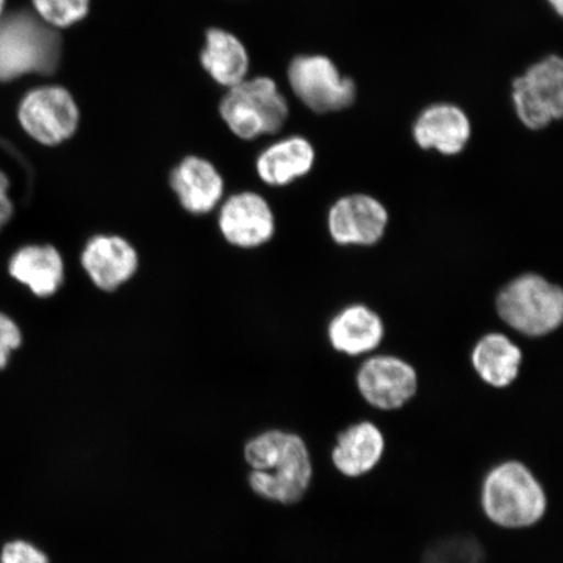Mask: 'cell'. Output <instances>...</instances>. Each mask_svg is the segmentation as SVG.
Wrapping results in <instances>:
<instances>
[{
  "label": "cell",
  "instance_id": "obj_1",
  "mask_svg": "<svg viewBox=\"0 0 563 563\" xmlns=\"http://www.w3.org/2000/svg\"><path fill=\"white\" fill-rule=\"evenodd\" d=\"M250 488L264 501L294 506L302 501L313 481L311 452L300 434L266 429L245 442Z\"/></svg>",
  "mask_w": 563,
  "mask_h": 563
},
{
  "label": "cell",
  "instance_id": "obj_2",
  "mask_svg": "<svg viewBox=\"0 0 563 563\" xmlns=\"http://www.w3.org/2000/svg\"><path fill=\"white\" fill-rule=\"evenodd\" d=\"M481 504L489 522L504 530H526L543 520L548 497L543 484L523 462L496 464L485 475Z\"/></svg>",
  "mask_w": 563,
  "mask_h": 563
},
{
  "label": "cell",
  "instance_id": "obj_3",
  "mask_svg": "<svg viewBox=\"0 0 563 563\" xmlns=\"http://www.w3.org/2000/svg\"><path fill=\"white\" fill-rule=\"evenodd\" d=\"M496 313L506 327L527 338L558 332L563 323V290L537 273L512 278L498 291Z\"/></svg>",
  "mask_w": 563,
  "mask_h": 563
},
{
  "label": "cell",
  "instance_id": "obj_4",
  "mask_svg": "<svg viewBox=\"0 0 563 563\" xmlns=\"http://www.w3.org/2000/svg\"><path fill=\"white\" fill-rule=\"evenodd\" d=\"M60 56L59 35L41 19L19 12L0 21V80L53 74Z\"/></svg>",
  "mask_w": 563,
  "mask_h": 563
},
{
  "label": "cell",
  "instance_id": "obj_5",
  "mask_svg": "<svg viewBox=\"0 0 563 563\" xmlns=\"http://www.w3.org/2000/svg\"><path fill=\"white\" fill-rule=\"evenodd\" d=\"M221 114L234 135L251 141L278 133L290 111L276 81L256 77L230 88L221 102Z\"/></svg>",
  "mask_w": 563,
  "mask_h": 563
},
{
  "label": "cell",
  "instance_id": "obj_6",
  "mask_svg": "<svg viewBox=\"0 0 563 563\" xmlns=\"http://www.w3.org/2000/svg\"><path fill=\"white\" fill-rule=\"evenodd\" d=\"M514 110L527 130L541 131L563 115V60L549 54L511 84Z\"/></svg>",
  "mask_w": 563,
  "mask_h": 563
},
{
  "label": "cell",
  "instance_id": "obj_7",
  "mask_svg": "<svg viewBox=\"0 0 563 563\" xmlns=\"http://www.w3.org/2000/svg\"><path fill=\"white\" fill-rule=\"evenodd\" d=\"M288 84L302 104L317 114L346 110L354 104V80L343 76L325 55H299L287 69Z\"/></svg>",
  "mask_w": 563,
  "mask_h": 563
},
{
  "label": "cell",
  "instance_id": "obj_8",
  "mask_svg": "<svg viewBox=\"0 0 563 563\" xmlns=\"http://www.w3.org/2000/svg\"><path fill=\"white\" fill-rule=\"evenodd\" d=\"M358 394L379 411H397L419 390V375L411 363L396 355L372 354L356 372Z\"/></svg>",
  "mask_w": 563,
  "mask_h": 563
},
{
  "label": "cell",
  "instance_id": "obj_9",
  "mask_svg": "<svg viewBox=\"0 0 563 563\" xmlns=\"http://www.w3.org/2000/svg\"><path fill=\"white\" fill-rule=\"evenodd\" d=\"M19 119L37 143L56 146L73 137L79 126V108L69 91L44 87L30 91L21 101Z\"/></svg>",
  "mask_w": 563,
  "mask_h": 563
},
{
  "label": "cell",
  "instance_id": "obj_10",
  "mask_svg": "<svg viewBox=\"0 0 563 563\" xmlns=\"http://www.w3.org/2000/svg\"><path fill=\"white\" fill-rule=\"evenodd\" d=\"M218 230L223 241L238 250H258L271 243L277 231L276 214L263 195L232 194L218 207Z\"/></svg>",
  "mask_w": 563,
  "mask_h": 563
},
{
  "label": "cell",
  "instance_id": "obj_11",
  "mask_svg": "<svg viewBox=\"0 0 563 563\" xmlns=\"http://www.w3.org/2000/svg\"><path fill=\"white\" fill-rule=\"evenodd\" d=\"M390 216L382 201L368 194L340 197L328 211V231L341 246H373L383 241Z\"/></svg>",
  "mask_w": 563,
  "mask_h": 563
},
{
  "label": "cell",
  "instance_id": "obj_12",
  "mask_svg": "<svg viewBox=\"0 0 563 563\" xmlns=\"http://www.w3.org/2000/svg\"><path fill=\"white\" fill-rule=\"evenodd\" d=\"M80 264L98 290L115 292L136 276L140 256L129 239L117 234H97L84 245Z\"/></svg>",
  "mask_w": 563,
  "mask_h": 563
},
{
  "label": "cell",
  "instance_id": "obj_13",
  "mask_svg": "<svg viewBox=\"0 0 563 563\" xmlns=\"http://www.w3.org/2000/svg\"><path fill=\"white\" fill-rule=\"evenodd\" d=\"M473 124L460 106L439 102L428 106L412 124V139L422 151H434L445 157L460 156L466 150Z\"/></svg>",
  "mask_w": 563,
  "mask_h": 563
},
{
  "label": "cell",
  "instance_id": "obj_14",
  "mask_svg": "<svg viewBox=\"0 0 563 563\" xmlns=\"http://www.w3.org/2000/svg\"><path fill=\"white\" fill-rule=\"evenodd\" d=\"M170 186L181 209L196 217L213 213L227 191L218 168L210 161L196 156L186 157L174 168Z\"/></svg>",
  "mask_w": 563,
  "mask_h": 563
},
{
  "label": "cell",
  "instance_id": "obj_15",
  "mask_svg": "<svg viewBox=\"0 0 563 563\" xmlns=\"http://www.w3.org/2000/svg\"><path fill=\"white\" fill-rule=\"evenodd\" d=\"M330 346L350 357L375 354L385 340L383 317L375 309L355 302L341 309L328 325Z\"/></svg>",
  "mask_w": 563,
  "mask_h": 563
},
{
  "label": "cell",
  "instance_id": "obj_16",
  "mask_svg": "<svg viewBox=\"0 0 563 563\" xmlns=\"http://www.w3.org/2000/svg\"><path fill=\"white\" fill-rule=\"evenodd\" d=\"M9 272L40 299L54 297L66 282L65 258L52 244L21 246L10 258Z\"/></svg>",
  "mask_w": 563,
  "mask_h": 563
},
{
  "label": "cell",
  "instance_id": "obj_17",
  "mask_svg": "<svg viewBox=\"0 0 563 563\" xmlns=\"http://www.w3.org/2000/svg\"><path fill=\"white\" fill-rule=\"evenodd\" d=\"M385 450L386 440L382 429L375 422L358 421L336 435L332 462L344 477L358 478L378 466Z\"/></svg>",
  "mask_w": 563,
  "mask_h": 563
},
{
  "label": "cell",
  "instance_id": "obj_18",
  "mask_svg": "<svg viewBox=\"0 0 563 563\" xmlns=\"http://www.w3.org/2000/svg\"><path fill=\"white\" fill-rule=\"evenodd\" d=\"M316 150L302 136L280 139L258 154L256 173L266 186L282 188L305 178L313 170Z\"/></svg>",
  "mask_w": 563,
  "mask_h": 563
},
{
  "label": "cell",
  "instance_id": "obj_19",
  "mask_svg": "<svg viewBox=\"0 0 563 563\" xmlns=\"http://www.w3.org/2000/svg\"><path fill=\"white\" fill-rule=\"evenodd\" d=\"M522 364V349L504 333L483 335L471 351L476 375L493 389H506L516 383Z\"/></svg>",
  "mask_w": 563,
  "mask_h": 563
},
{
  "label": "cell",
  "instance_id": "obj_20",
  "mask_svg": "<svg viewBox=\"0 0 563 563\" xmlns=\"http://www.w3.org/2000/svg\"><path fill=\"white\" fill-rule=\"evenodd\" d=\"M203 68L223 87H235L245 80L250 68V56L234 34L222 30H210L201 54Z\"/></svg>",
  "mask_w": 563,
  "mask_h": 563
},
{
  "label": "cell",
  "instance_id": "obj_21",
  "mask_svg": "<svg viewBox=\"0 0 563 563\" xmlns=\"http://www.w3.org/2000/svg\"><path fill=\"white\" fill-rule=\"evenodd\" d=\"M421 563H485V551L470 534H452L433 541L422 554Z\"/></svg>",
  "mask_w": 563,
  "mask_h": 563
},
{
  "label": "cell",
  "instance_id": "obj_22",
  "mask_svg": "<svg viewBox=\"0 0 563 563\" xmlns=\"http://www.w3.org/2000/svg\"><path fill=\"white\" fill-rule=\"evenodd\" d=\"M34 9L48 26L68 27L89 12V0H33Z\"/></svg>",
  "mask_w": 563,
  "mask_h": 563
},
{
  "label": "cell",
  "instance_id": "obj_23",
  "mask_svg": "<svg viewBox=\"0 0 563 563\" xmlns=\"http://www.w3.org/2000/svg\"><path fill=\"white\" fill-rule=\"evenodd\" d=\"M0 563H52V561L42 549L30 541L13 540L3 547Z\"/></svg>",
  "mask_w": 563,
  "mask_h": 563
},
{
  "label": "cell",
  "instance_id": "obj_24",
  "mask_svg": "<svg viewBox=\"0 0 563 563\" xmlns=\"http://www.w3.org/2000/svg\"><path fill=\"white\" fill-rule=\"evenodd\" d=\"M23 344V333L18 322L9 314L0 312V371L10 363V358Z\"/></svg>",
  "mask_w": 563,
  "mask_h": 563
},
{
  "label": "cell",
  "instance_id": "obj_25",
  "mask_svg": "<svg viewBox=\"0 0 563 563\" xmlns=\"http://www.w3.org/2000/svg\"><path fill=\"white\" fill-rule=\"evenodd\" d=\"M9 189L10 187H0V232L9 224L13 214V203Z\"/></svg>",
  "mask_w": 563,
  "mask_h": 563
},
{
  "label": "cell",
  "instance_id": "obj_26",
  "mask_svg": "<svg viewBox=\"0 0 563 563\" xmlns=\"http://www.w3.org/2000/svg\"><path fill=\"white\" fill-rule=\"evenodd\" d=\"M548 4L551 5V9L558 13L559 16H562L563 11V0H547Z\"/></svg>",
  "mask_w": 563,
  "mask_h": 563
},
{
  "label": "cell",
  "instance_id": "obj_27",
  "mask_svg": "<svg viewBox=\"0 0 563 563\" xmlns=\"http://www.w3.org/2000/svg\"><path fill=\"white\" fill-rule=\"evenodd\" d=\"M0 187H10L9 178L2 172H0Z\"/></svg>",
  "mask_w": 563,
  "mask_h": 563
},
{
  "label": "cell",
  "instance_id": "obj_28",
  "mask_svg": "<svg viewBox=\"0 0 563 563\" xmlns=\"http://www.w3.org/2000/svg\"><path fill=\"white\" fill-rule=\"evenodd\" d=\"M3 7H4V0H0V15H2Z\"/></svg>",
  "mask_w": 563,
  "mask_h": 563
}]
</instances>
